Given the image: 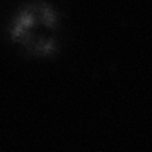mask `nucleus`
Here are the masks:
<instances>
[{"instance_id": "1", "label": "nucleus", "mask_w": 152, "mask_h": 152, "mask_svg": "<svg viewBox=\"0 0 152 152\" xmlns=\"http://www.w3.org/2000/svg\"><path fill=\"white\" fill-rule=\"evenodd\" d=\"M56 19L52 10L43 4H31L23 8L12 27L14 42L33 52L53 50Z\"/></svg>"}]
</instances>
